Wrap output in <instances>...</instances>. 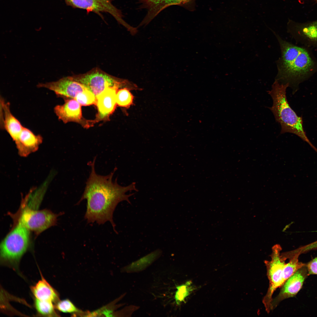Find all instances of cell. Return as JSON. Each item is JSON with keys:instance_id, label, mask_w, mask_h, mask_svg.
Here are the masks:
<instances>
[{"instance_id": "6da1fadb", "label": "cell", "mask_w": 317, "mask_h": 317, "mask_svg": "<svg viewBox=\"0 0 317 317\" xmlns=\"http://www.w3.org/2000/svg\"><path fill=\"white\" fill-rule=\"evenodd\" d=\"M96 157L89 162L91 171L86 183L83 193L78 203L84 200L87 201L85 218L88 223L96 222L103 224L107 221L110 222L115 230V225L113 214L118 204L123 201L129 203V198L134 193L126 194L129 191H138L136 183L133 182L126 186H122L117 183L116 178L114 181L112 178L117 169L115 168L109 174L102 176L97 174L95 169Z\"/></svg>"}, {"instance_id": "7a4b0ae2", "label": "cell", "mask_w": 317, "mask_h": 317, "mask_svg": "<svg viewBox=\"0 0 317 317\" xmlns=\"http://www.w3.org/2000/svg\"><path fill=\"white\" fill-rule=\"evenodd\" d=\"M275 35L281 53L276 62L278 72L275 80L288 84L295 92L300 83L317 72V60L311 48L296 45Z\"/></svg>"}, {"instance_id": "3957f363", "label": "cell", "mask_w": 317, "mask_h": 317, "mask_svg": "<svg viewBox=\"0 0 317 317\" xmlns=\"http://www.w3.org/2000/svg\"><path fill=\"white\" fill-rule=\"evenodd\" d=\"M289 87L288 84L281 83L275 80L271 90L268 91L273 100L272 105L269 109L276 121L281 126V134L289 133L297 135L317 153V148L309 140L304 130L302 118L297 115L288 102L286 90Z\"/></svg>"}, {"instance_id": "277c9868", "label": "cell", "mask_w": 317, "mask_h": 317, "mask_svg": "<svg viewBox=\"0 0 317 317\" xmlns=\"http://www.w3.org/2000/svg\"><path fill=\"white\" fill-rule=\"evenodd\" d=\"M29 237V230L19 222L1 244V264L18 271L20 259L28 249Z\"/></svg>"}, {"instance_id": "5b68a950", "label": "cell", "mask_w": 317, "mask_h": 317, "mask_svg": "<svg viewBox=\"0 0 317 317\" xmlns=\"http://www.w3.org/2000/svg\"><path fill=\"white\" fill-rule=\"evenodd\" d=\"M280 250L279 247H275L273 249L271 256V260H265L264 262L269 285L267 292L263 299L262 302L268 313L271 311L272 296L274 292L284 283L283 278V271L287 258L284 254L280 255Z\"/></svg>"}, {"instance_id": "8992f818", "label": "cell", "mask_w": 317, "mask_h": 317, "mask_svg": "<svg viewBox=\"0 0 317 317\" xmlns=\"http://www.w3.org/2000/svg\"><path fill=\"white\" fill-rule=\"evenodd\" d=\"M72 77L84 85L96 97L108 88H119L127 82V80H118L97 68L85 74Z\"/></svg>"}, {"instance_id": "52a82bcc", "label": "cell", "mask_w": 317, "mask_h": 317, "mask_svg": "<svg viewBox=\"0 0 317 317\" xmlns=\"http://www.w3.org/2000/svg\"><path fill=\"white\" fill-rule=\"evenodd\" d=\"M67 5L73 8L86 10L87 12H93L102 18V13H107L111 15L119 24L128 30L131 26L123 19L122 12L112 3V0H64Z\"/></svg>"}, {"instance_id": "ba28073f", "label": "cell", "mask_w": 317, "mask_h": 317, "mask_svg": "<svg viewBox=\"0 0 317 317\" xmlns=\"http://www.w3.org/2000/svg\"><path fill=\"white\" fill-rule=\"evenodd\" d=\"M57 217L56 215L48 210H37L26 207L22 212L19 222L29 230L39 233L54 225Z\"/></svg>"}, {"instance_id": "9c48e42d", "label": "cell", "mask_w": 317, "mask_h": 317, "mask_svg": "<svg viewBox=\"0 0 317 317\" xmlns=\"http://www.w3.org/2000/svg\"><path fill=\"white\" fill-rule=\"evenodd\" d=\"M287 31L297 43L317 49V20L303 23L290 21Z\"/></svg>"}, {"instance_id": "30bf717a", "label": "cell", "mask_w": 317, "mask_h": 317, "mask_svg": "<svg viewBox=\"0 0 317 317\" xmlns=\"http://www.w3.org/2000/svg\"><path fill=\"white\" fill-rule=\"evenodd\" d=\"M308 275V269L306 264L289 278L281 286L279 294L273 299L271 310L275 309L283 300L296 296L301 289Z\"/></svg>"}, {"instance_id": "8fae6325", "label": "cell", "mask_w": 317, "mask_h": 317, "mask_svg": "<svg viewBox=\"0 0 317 317\" xmlns=\"http://www.w3.org/2000/svg\"><path fill=\"white\" fill-rule=\"evenodd\" d=\"M37 87L51 90L58 96L74 99L78 94L87 88L72 76L63 77L56 81L39 83Z\"/></svg>"}, {"instance_id": "7c38bea8", "label": "cell", "mask_w": 317, "mask_h": 317, "mask_svg": "<svg viewBox=\"0 0 317 317\" xmlns=\"http://www.w3.org/2000/svg\"><path fill=\"white\" fill-rule=\"evenodd\" d=\"M42 141L41 136L36 135L29 129L23 127L15 144L19 155L26 157L38 150Z\"/></svg>"}, {"instance_id": "4fadbf2b", "label": "cell", "mask_w": 317, "mask_h": 317, "mask_svg": "<svg viewBox=\"0 0 317 317\" xmlns=\"http://www.w3.org/2000/svg\"><path fill=\"white\" fill-rule=\"evenodd\" d=\"M119 88H108L96 97L98 117L100 119L108 117L114 110L116 106V95Z\"/></svg>"}, {"instance_id": "5bb4252c", "label": "cell", "mask_w": 317, "mask_h": 317, "mask_svg": "<svg viewBox=\"0 0 317 317\" xmlns=\"http://www.w3.org/2000/svg\"><path fill=\"white\" fill-rule=\"evenodd\" d=\"M81 106L75 99L67 100L63 104L55 107L54 112L58 119L65 123L80 122L82 118Z\"/></svg>"}, {"instance_id": "9a60e30c", "label": "cell", "mask_w": 317, "mask_h": 317, "mask_svg": "<svg viewBox=\"0 0 317 317\" xmlns=\"http://www.w3.org/2000/svg\"><path fill=\"white\" fill-rule=\"evenodd\" d=\"M3 115V126L15 144L18 141L23 127L11 112L9 104L3 99L1 101Z\"/></svg>"}, {"instance_id": "2e32d148", "label": "cell", "mask_w": 317, "mask_h": 317, "mask_svg": "<svg viewBox=\"0 0 317 317\" xmlns=\"http://www.w3.org/2000/svg\"><path fill=\"white\" fill-rule=\"evenodd\" d=\"M41 272V279L31 287V292L34 298L52 302L55 304L60 300L58 294L45 279Z\"/></svg>"}, {"instance_id": "e0dca14e", "label": "cell", "mask_w": 317, "mask_h": 317, "mask_svg": "<svg viewBox=\"0 0 317 317\" xmlns=\"http://www.w3.org/2000/svg\"><path fill=\"white\" fill-rule=\"evenodd\" d=\"M162 251L158 249L125 266L123 272L127 273L141 272L148 267L161 255Z\"/></svg>"}, {"instance_id": "ac0fdd59", "label": "cell", "mask_w": 317, "mask_h": 317, "mask_svg": "<svg viewBox=\"0 0 317 317\" xmlns=\"http://www.w3.org/2000/svg\"><path fill=\"white\" fill-rule=\"evenodd\" d=\"M192 0H143L144 8L148 15L155 18L161 11L171 6L181 5Z\"/></svg>"}, {"instance_id": "d6986e66", "label": "cell", "mask_w": 317, "mask_h": 317, "mask_svg": "<svg viewBox=\"0 0 317 317\" xmlns=\"http://www.w3.org/2000/svg\"><path fill=\"white\" fill-rule=\"evenodd\" d=\"M285 254L289 261L285 264L283 270V278L284 283L297 270L306 264L299 262L298 254L291 253Z\"/></svg>"}, {"instance_id": "ffe728a7", "label": "cell", "mask_w": 317, "mask_h": 317, "mask_svg": "<svg viewBox=\"0 0 317 317\" xmlns=\"http://www.w3.org/2000/svg\"><path fill=\"white\" fill-rule=\"evenodd\" d=\"M34 304L38 313L46 316H57L58 314L55 310V305L53 302L42 301L34 298Z\"/></svg>"}, {"instance_id": "44dd1931", "label": "cell", "mask_w": 317, "mask_h": 317, "mask_svg": "<svg viewBox=\"0 0 317 317\" xmlns=\"http://www.w3.org/2000/svg\"><path fill=\"white\" fill-rule=\"evenodd\" d=\"M117 104L123 107H129L133 103V96L127 88L118 90L116 95Z\"/></svg>"}, {"instance_id": "7402d4cb", "label": "cell", "mask_w": 317, "mask_h": 317, "mask_svg": "<svg viewBox=\"0 0 317 317\" xmlns=\"http://www.w3.org/2000/svg\"><path fill=\"white\" fill-rule=\"evenodd\" d=\"M81 106L96 105V97L87 88L79 93L75 99Z\"/></svg>"}, {"instance_id": "603a6c76", "label": "cell", "mask_w": 317, "mask_h": 317, "mask_svg": "<svg viewBox=\"0 0 317 317\" xmlns=\"http://www.w3.org/2000/svg\"><path fill=\"white\" fill-rule=\"evenodd\" d=\"M56 309L64 313H80L79 310L69 299H66L59 300L55 305Z\"/></svg>"}, {"instance_id": "cb8c5ba5", "label": "cell", "mask_w": 317, "mask_h": 317, "mask_svg": "<svg viewBox=\"0 0 317 317\" xmlns=\"http://www.w3.org/2000/svg\"><path fill=\"white\" fill-rule=\"evenodd\" d=\"M174 299L178 304L184 301L185 298L189 294V288L186 284L182 285L176 287Z\"/></svg>"}, {"instance_id": "d4e9b609", "label": "cell", "mask_w": 317, "mask_h": 317, "mask_svg": "<svg viewBox=\"0 0 317 317\" xmlns=\"http://www.w3.org/2000/svg\"><path fill=\"white\" fill-rule=\"evenodd\" d=\"M308 275H317V257L306 264Z\"/></svg>"}, {"instance_id": "484cf974", "label": "cell", "mask_w": 317, "mask_h": 317, "mask_svg": "<svg viewBox=\"0 0 317 317\" xmlns=\"http://www.w3.org/2000/svg\"><path fill=\"white\" fill-rule=\"evenodd\" d=\"M312 0L315 1L316 2H317V0Z\"/></svg>"}]
</instances>
